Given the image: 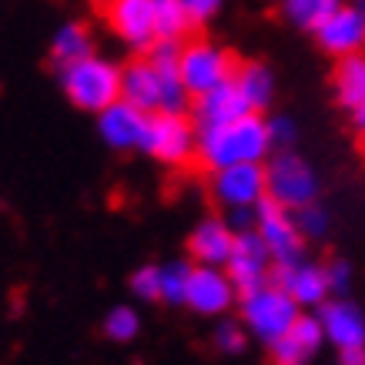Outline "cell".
<instances>
[{"mask_svg":"<svg viewBox=\"0 0 365 365\" xmlns=\"http://www.w3.org/2000/svg\"><path fill=\"white\" fill-rule=\"evenodd\" d=\"M94 4H101V7H104V4H111V0H94Z\"/></svg>","mask_w":365,"mask_h":365,"instance_id":"37","label":"cell"},{"mask_svg":"<svg viewBox=\"0 0 365 365\" xmlns=\"http://www.w3.org/2000/svg\"><path fill=\"white\" fill-rule=\"evenodd\" d=\"M235 305H238V288L232 285V278L225 275V268H208V265L191 268L185 309H191L201 319H225Z\"/></svg>","mask_w":365,"mask_h":365,"instance_id":"11","label":"cell"},{"mask_svg":"<svg viewBox=\"0 0 365 365\" xmlns=\"http://www.w3.org/2000/svg\"><path fill=\"white\" fill-rule=\"evenodd\" d=\"M232 245H235V232L225 225V218L222 215H208L188 235V262L191 265L225 268L228 255H232Z\"/></svg>","mask_w":365,"mask_h":365,"instance_id":"18","label":"cell"},{"mask_svg":"<svg viewBox=\"0 0 365 365\" xmlns=\"http://www.w3.org/2000/svg\"><path fill=\"white\" fill-rule=\"evenodd\" d=\"M339 365H365V349H349V352H339Z\"/></svg>","mask_w":365,"mask_h":365,"instance_id":"35","label":"cell"},{"mask_svg":"<svg viewBox=\"0 0 365 365\" xmlns=\"http://www.w3.org/2000/svg\"><path fill=\"white\" fill-rule=\"evenodd\" d=\"M272 282H275L302 312L319 309V305H325V302L332 299L329 282H325V268H322L319 262H309V258H302L295 265L275 268V272H272Z\"/></svg>","mask_w":365,"mask_h":365,"instance_id":"14","label":"cell"},{"mask_svg":"<svg viewBox=\"0 0 365 365\" xmlns=\"http://www.w3.org/2000/svg\"><path fill=\"white\" fill-rule=\"evenodd\" d=\"M265 198L278 208L299 211L322 198V178L309 158L292 151H272L265 161Z\"/></svg>","mask_w":365,"mask_h":365,"instance_id":"4","label":"cell"},{"mask_svg":"<svg viewBox=\"0 0 365 365\" xmlns=\"http://www.w3.org/2000/svg\"><path fill=\"white\" fill-rule=\"evenodd\" d=\"M101 332H104V339H111V342L128 345L141 335V315H138L134 305H114L104 315V322H101Z\"/></svg>","mask_w":365,"mask_h":365,"instance_id":"25","label":"cell"},{"mask_svg":"<svg viewBox=\"0 0 365 365\" xmlns=\"http://www.w3.org/2000/svg\"><path fill=\"white\" fill-rule=\"evenodd\" d=\"M198 128L188 114H148L141 138V155L165 168H185L195 161Z\"/></svg>","mask_w":365,"mask_h":365,"instance_id":"7","label":"cell"},{"mask_svg":"<svg viewBox=\"0 0 365 365\" xmlns=\"http://www.w3.org/2000/svg\"><path fill=\"white\" fill-rule=\"evenodd\" d=\"M211 201L225 211L258 208L265 201V165H235L208 175Z\"/></svg>","mask_w":365,"mask_h":365,"instance_id":"9","label":"cell"},{"mask_svg":"<svg viewBox=\"0 0 365 365\" xmlns=\"http://www.w3.org/2000/svg\"><path fill=\"white\" fill-rule=\"evenodd\" d=\"M345 4H349V7H352V11L365 21V0H345Z\"/></svg>","mask_w":365,"mask_h":365,"instance_id":"36","label":"cell"},{"mask_svg":"<svg viewBox=\"0 0 365 365\" xmlns=\"http://www.w3.org/2000/svg\"><path fill=\"white\" fill-rule=\"evenodd\" d=\"M335 365H339V362H335Z\"/></svg>","mask_w":365,"mask_h":365,"instance_id":"38","label":"cell"},{"mask_svg":"<svg viewBox=\"0 0 365 365\" xmlns=\"http://www.w3.org/2000/svg\"><path fill=\"white\" fill-rule=\"evenodd\" d=\"M225 225H228V228H232L235 235L255 232V208H235V211H225Z\"/></svg>","mask_w":365,"mask_h":365,"instance_id":"34","label":"cell"},{"mask_svg":"<svg viewBox=\"0 0 365 365\" xmlns=\"http://www.w3.org/2000/svg\"><path fill=\"white\" fill-rule=\"evenodd\" d=\"M191 262L188 258H171L161 265V302L185 309V295H188V278H191Z\"/></svg>","mask_w":365,"mask_h":365,"instance_id":"24","label":"cell"},{"mask_svg":"<svg viewBox=\"0 0 365 365\" xmlns=\"http://www.w3.org/2000/svg\"><path fill=\"white\" fill-rule=\"evenodd\" d=\"M98 121V138L104 148H111L118 155H131V151H141V138H144V124H148V114L141 108H134L128 101H114L111 108H104L101 114H94Z\"/></svg>","mask_w":365,"mask_h":365,"instance_id":"13","label":"cell"},{"mask_svg":"<svg viewBox=\"0 0 365 365\" xmlns=\"http://www.w3.org/2000/svg\"><path fill=\"white\" fill-rule=\"evenodd\" d=\"M185 11L195 27H205L225 11V0H185Z\"/></svg>","mask_w":365,"mask_h":365,"instance_id":"33","label":"cell"},{"mask_svg":"<svg viewBox=\"0 0 365 365\" xmlns=\"http://www.w3.org/2000/svg\"><path fill=\"white\" fill-rule=\"evenodd\" d=\"M345 0H278V14L288 27L302 34H315Z\"/></svg>","mask_w":365,"mask_h":365,"instance_id":"22","label":"cell"},{"mask_svg":"<svg viewBox=\"0 0 365 365\" xmlns=\"http://www.w3.org/2000/svg\"><path fill=\"white\" fill-rule=\"evenodd\" d=\"M248 114H252V108L245 104V98L235 91L232 81L191 101V121H195L198 131L201 128H222V124L242 121Z\"/></svg>","mask_w":365,"mask_h":365,"instance_id":"19","label":"cell"},{"mask_svg":"<svg viewBox=\"0 0 365 365\" xmlns=\"http://www.w3.org/2000/svg\"><path fill=\"white\" fill-rule=\"evenodd\" d=\"M195 31L188 11H185V0H155V34L158 41H175L185 44Z\"/></svg>","mask_w":365,"mask_h":365,"instance_id":"23","label":"cell"},{"mask_svg":"<svg viewBox=\"0 0 365 365\" xmlns=\"http://www.w3.org/2000/svg\"><path fill=\"white\" fill-rule=\"evenodd\" d=\"M235 309L242 312L238 322L245 325L248 339H255V342L265 345V349H272L282 335H288V329H292L295 319L302 315V309L288 299L275 282L258 285V288H252V292L238 295V305H235Z\"/></svg>","mask_w":365,"mask_h":365,"instance_id":"5","label":"cell"},{"mask_svg":"<svg viewBox=\"0 0 365 365\" xmlns=\"http://www.w3.org/2000/svg\"><path fill=\"white\" fill-rule=\"evenodd\" d=\"M332 98H335V104L349 114L352 131L365 141V54L335 61Z\"/></svg>","mask_w":365,"mask_h":365,"instance_id":"17","label":"cell"},{"mask_svg":"<svg viewBox=\"0 0 365 365\" xmlns=\"http://www.w3.org/2000/svg\"><path fill=\"white\" fill-rule=\"evenodd\" d=\"M268 352H272V365H309L312 362V355L305 352V349H302L292 335H282V339H278Z\"/></svg>","mask_w":365,"mask_h":365,"instance_id":"31","label":"cell"},{"mask_svg":"<svg viewBox=\"0 0 365 365\" xmlns=\"http://www.w3.org/2000/svg\"><path fill=\"white\" fill-rule=\"evenodd\" d=\"M255 235L262 238V245H265V252L275 268L295 265V262L305 258V238L295 228L292 211L278 208L275 201L265 198L255 208Z\"/></svg>","mask_w":365,"mask_h":365,"instance_id":"8","label":"cell"},{"mask_svg":"<svg viewBox=\"0 0 365 365\" xmlns=\"http://www.w3.org/2000/svg\"><path fill=\"white\" fill-rule=\"evenodd\" d=\"M248 332H245V325L238 319H218L215 322V332H211V345L218 349L222 355H245V349H248Z\"/></svg>","mask_w":365,"mask_h":365,"instance_id":"27","label":"cell"},{"mask_svg":"<svg viewBox=\"0 0 365 365\" xmlns=\"http://www.w3.org/2000/svg\"><path fill=\"white\" fill-rule=\"evenodd\" d=\"M292 218H295V228H299V235L305 238V245L322 242V238H329V232H332V215H329V208H325L322 201L292 211Z\"/></svg>","mask_w":365,"mask_h":365,"instance_id":"26","label":"cell"},{"mask_svg":"<svg viewBox=\"0 0 365 365\" xmlns=\"http://www.w3.org/2000/svg\"><path fill=\"white\" fill-rule=\"evenodd\" d=\"M104 27L128 51L144 54L158 41L155 34V0H111L104 4Z\"/></svg>","mask_w":365,"mask_h":365,"instance_id":"10","label":"cell"},{"mask_svg":"<svg viewBox=\"0 0 365 365\" xmlns=\"http://www.w3.org/2000/svg\"><path fill=\"white\" fill-rule=\"evenodd\" d=\"M121 98L144 114H188L191 98L178 74L158 71L148 57H134L121 67Z\"/></svg>","mask_w":365,"mask_h":365,"instance_id":"3","label":"cell"},{"mask_svg":"<svg viewBox=\"0 0 365 365\" xmlns=\"http://www.w3.org/2000/svg\"><path fill=\"white\" fill-rule=\"evenodd\" d=\"M322 322L325 342L335 352H349V349H365V312L352 299H329L325 305L315 309Z\"/></svg>","mask_w":365,"mask_h":365,"instance_id":"15","label":"cell"},{"mask_svg":"<svg viewBox=\"0 0 365 365\" xmlns=\"http://www.w3.org/2000/svg\"><path fill=\"white\" fill-rule=\"evenodd\" d=\"M265 131H268V141H272V151H292L299 144V121L292 114L265 118Z\"/></svg>","mask_w":365,"mask_h":365,"instance_id":"29","label":"cell"},{"mask_svg":"<svg viewBox=\"0 0 365 365\" xmlns=\"http://www.w3.org/2000/svg\"><path fill=\"white\" fill-rule=\"evenodd\" d=\"M272 258H268L265 245L255 232H242L235 235V245H232V255L225 262V275L232 278V285L238 288V295L252 292L258 285H268L272 282Z\"/></svg>","mask_w":365,"mask_h":365,"instance_id":"12","label":"cell"},{"mask_svg":"<svg viewBox=\"0 0 365 365\" xmlns=\"http://www.w3.org/2000/svg\"><path fill=\"white\" fill-rule=\"evenodd\" d=\"M235 54L218 41H208V37H195V41H185L181 44V54H178V81L181 88L188 91V98H201L208 91L222 88L235 78Z\"/></svg>","mask_w":365,"mask_h":365,"instance_id":"6","label":"cell"},{"mask_svg":"<svg viewBox=\"0 0 365 365\" xmlns=\"http://www.w3.org/2000/svg\"><path fill=\"white\" fill-rule=\"evenodd\" d=\"M178 54H181V44H175V41H155L141 57H148L158 71H171V74H178Z\"/></svg>","mask_w":365,"mask_h":365,"instance_id":"32","label":"cell"},{"mask_svg":"<svg viewBox=\"0 0 365 365\" xmlns=\"http://www.w3.org/2000/svg\"><path fill=\"white\" fill-rule=\"evenodd\" d=\"M268 155H272V141L262 114H248L242 121L222 124V128H201L195 144V161L208 175L235 165H265Z\"/></svg>","mask_w":365,"mask_h":365,"instance_id":"1","label":"cell"},{"mask_svg":"<svg viewBox=\"0 0 365 365\" xmlns=\"http://www.w3.org/2000/svg\"><path fill=\"white\" fill-rule=\"evenodd\" d=\"M57 84H61L71 108H78L84 114H101L114 101H121V64L94 51L84 61L61 67Z\"/></svg>","mask_w":365,"mask_h":365,"instance_id":"2","label":"cell"},{"mask_svg":"<svg viewBox=\"0 0 365 365\" xmlns=\"http://www.w3.org/2000/svg\"><path fill=\"white\" fill-rule=\"evenodd\" d=\"M128 288L138 302H161V265H141L128 278Z\"/></svg>","mask_w":365,"mask_h":365,"instance_id":"28","label":"cell"},{"mask_svg":"<svg viewBox=\"0 0 365 365\" xmlns=\"http://www.w3.org/2000/svg\"><path fill=\"white\" fill-rule=\"evenodd\" d=\"M312 37H315V44H319L322 54L332 57V61L365 54V21L349 4H342Z\"/></svg>","mask_w":365,"mask_h":365,"instance_id":"16","label":"cell"},{"mask_svg":"<svg viewBox=\"0 0 365 365\" xmlns=\"http://www.w3.org/2000/svg\"><path fill=\"white\" fill-rule=\"evenodd\" d=\"M325 282H329V292H332V299H345V292L352 288V265L345 262V258H332V262H325Z\"/></svg>","mask_w":365,"mask_h":365,"instance_id":"30","label":"cell"},{"mask_svg":"<svg viewBox=\"0 0 365 365\" xmlns=\"http://www.w3.org/2000/svg\"><path fill=\"white\" fill-rule=\"evenodd\" d=\"M47 54H51V64L57 71L74 64V61H84L88 54H94V34H91V27L84 21H64L51 34Z\"/></svg>","mask_w":365,"mask_h":365,"instance_id":"21","label":"cell"},{"mask_svg":"<svg viewBox=\"0 0 365 365\" xmlns=\"http://www.w3.org/2000/svg\"><path fill=\"white\" fill-rule=\"evenodd\" d=\"M232 84L252 108V114H265L278 98V78L265 61H238Z\"/></svg>","mask_w":365,"mask_h":365,"instance_id":"20","label":"cell"}]
</instances>
